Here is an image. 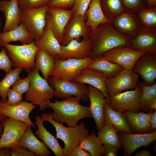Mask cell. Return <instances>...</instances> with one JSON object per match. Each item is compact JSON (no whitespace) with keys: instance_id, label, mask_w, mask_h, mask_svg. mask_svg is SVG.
Here are the masks:
<instances>
[{"instance_id":"f1b7e54d","label":"cell","mask_w":156,"mask_h":156,"mask_svg":"<svg viewBox=\"0 0 156 156\" xmlns=\"http://www.w3.org/2000/svg\"><path fill=\"white\" fill-rule=\"evenodd\" d=\"M104 122L111 123L118 132L133 133L130 125L122 113L112 109L110 107L108 102L104 105Z\"/></svg>"},{"instance_id":"8fae6325","label":"cell","mask_w":156,"mask_h":156,"mask_svg":"<svg viewBox=\"0 0 156 156\" xmlns=\"http://www.w3.org/2000/svg\"><path fill=\"white\" fill-rule=\"evenodd\" d=\"M145 53L130 47L120 46L112 49L100 56L121 66L124 68L132 70L136 61Z\"/></svg>"},{"instance_id":"b9f144b4","label":"cell","mask_w":156,"mask_h":156,"mask_svg":"<svg viewBox=\"0 0 156 156\" xmlns=\"http://www.w3.org/2000/svg\"><path fill=\"white\" fill-rule=\"evenodd\" d=\"M91 0H75L71 9L73 14L84 15Z\"/></svg>"},{"instance_id":"ab89813d","label":"cell","mask_w":156,"mask_h":156,"mask_svg":"<svg viewBox=\"0 0 156 156\" xmlns=\"http://www.w3.org/2000/svg\"><path fill=\"white\" fill-rule=\"evenodd\" d=\"M51 0H18L22 11L38 8L48 5Z\"/></svg>"},{"instance_id":"5b68a950","label":"cell","mask_w":156,"mask_h":156,"mask_svg":"<svg viewBox=\"0 0 156 156\" xmlns=\"http://www.w3.org/2000/svg\"><path fill=\"white\" fill-rule=\"evenodd\" d=\"M3 46L12 65L24 68L28 72L34 69L36 54L40 49L36 46L34 41L21 45L6 44Z\"/></svg>"},{"instance_id":"60d3db41","label":"cell","mask_w":156,"mask_h":156,"mask_svg":"<svg viewBox=\"0 0 156 156\" xmlns=\"http://www.w3.org/2000/svg\"><path fill=\"white\" fill-rule=\"evenodd\" d=\"M30 79L29 76L24 79H18L12 86V88L23 94L28 90L30 83Z\"/></svg>"},{"instance_id":"f5cc1de1","label":"cell","mask_w":156,"mask_h":156,"mask_svg":"<svg viewBox=\"0 0 156 156\" xmlns=\"http://www.w3.org/2000/svg\"><path fill=\"white\" fill-rule=\"evenodd\" d=\"M148 7L156 6V0H146Z\"/></svg>"},{"instance_id":"8d00e7d4","label":"cell","mask_w":156,"mask_h":156,"mask_svg":"<svg viewBox=\"0 0 156 156\" xmlns=\"http://www.w3.org/2000/svg\"><path fill=\"white\" fill-rule=\"evenodd\" d=\"M23 70V68L20 67L12 69L6 73L0 82V96L2 102L5 103L7 101V94L9 89L18 79L21 78L19 74Z\"/></svg>"},{"instance_id":"ac0fdd59","label":"cell","mask_w":156,"mask_h":156,"mask_svg":"<svg viewBox=\"0 0 156 156\" xmlns=\"http://www.w3.org/2000/svg\"><path fill=\"white\" fill-rule=\"evenodd\" d=\"M88 95L90 101V110L96 123L97 129L99 130L104 122V107L109 100L98 89L88 85Z\"/></svg>"},{"instance_id":"d6a6232c","label":"cell","mask_w":156,"mask_h":156,"mask_svg":"<svg viewBox=\"0 0 156 156\" xmlns=\"http://www.w3.org/2000/svg\"><path fill=\"white\" fill-rule=\"evenodd\" d=\"M97 135L103 145L115 146L118 149L121 148L122 144L118 132L109 122H104Z\"/></svg>"},{"instance_id":"c3c4849f","label":"cell","mask_w":156,"mask_h":156,"mask_svg":"<svg viewBox=\"0 0 156 156\" xmlns=\"http://www.w3.org/2000/svg\"><path fill=\"white\" fill-rule=\"evenodd\" d=\"M104 152L103 155L106 156H116L118 149L116 147L109 145H103Z\"/></svg>"},{"instance_id":"7402d4cb","label":"cell","mask_w":156,"mask_h":156,"mask_svg":"<svg viewBox=\"0 0 156 156\" xmlns=\"http://www.w3.org/2000/svg\"><path fill=\"white\" fill-rule=\"evenodd\" d=\"M0 11L3 13L5 22L3 32L11 30L21 22L22 10L18 0H3L0 2Z\"/></svg>"},{"instance_id":"f907efd6","label":"cell","mask_w":156,"mask_h":156,"mask_svg":"<svg viewBox=\"0 0 156 156\" xmlns=\"http://www.w3.org/2000/svg\"><path fill=\"white\" fill-rule=\"evenodd\" d=\"M0 156H11L10 148L6 147L0 148Z\"/></svg>"},{"instance_id":"11a10c76","label":"cell","mask_w":156,"mask_h":156,"mask_svg":"<svg viewBox=\"0 0 156 156\" xmlns=\"http://www.w3.org/2000/svg\"><path fill=\"white\" fill-rule=\"evenodd\" d=\"M3 125L2 122L0 123V137H1L3 132Z\"/></svg>"},{"instance_id":"ffe728a7","label":"cell","mask_w":156,"mask_h":156,"mask_svg":"<svg viewBox=\"0 0 156 156\" xmlns=\"http://www.w3.org/2000/svg\"><path fill=\"white\" fill-rule=\"evenodd\" d=\"M130 47L136 50L156 54V29L142 27L132 38Z\"/></svg>"},{"instance_id":"3957f363","label":"cell","mask_w":156,"mask_h":156,"mask_svg":"<svg viewBox=\"0 0 156 156\" xmlns=\"http://www.w3.org/2000/svg\"><path fill=\"white\" fill-rule=\"evenodd\" d=\"M43 121L51 123L55 127L56 138L62 140L64 144L63 148L64 156H69L73 149L79 145L80 141L88 134V130L85 123L81 122L75 126L65 127L62 123L53 119L51 113L43 114L41 116Z\"/></svg>"},{"instance_id":"5bb4252c","label":"cell","mask_w":156,"mask_h":156,"mask_svg":"<svg viewBox=\"0 0 156 156\" xmlns=\"http://www.w3.org/2000/svg\"><path fill=\"white\" fill-rule=\"evenodd\" d=\"M72 14L71 10L49 6L47 8L46 24L61 44L64 29Z\"/></svg>"},{"instance_id":"277c9868","label":"cell","mask_w":156,"mask_h":156,"mask_svg":"<svg viewBox=\"0 0 156 156\" xmlns=\"http://www.w3.org/2000/svg\"><path fill=\"white\" fill-rule=\"evenodd\" d=\"M28 76L31 81L29 89L25 96L26 100L38 105L42 111L49 108L46 102L54 97V88L35 69L28 72Z\"/></svg>"},{"instance_id":"f6af8a7d","label":"cell","mask_w":156,"mask_h":156,"mask_svg":"<svg viewBox=\"0 0 156 156\" xmlns=\"http://www.w3.org/2000/svg\"><path fill=\"white\" fill-rule=\"evenodd\" d=\"M75 0H51L48 5L53 7L66 10H71Z\"/></svg>"},{"instance_id":"484cf974","label":"cell","mask_w":156,"mask_h":156,"mask_svg":"<svg viewBox=\"0 0 156 156\" xmlns=\"http://www.w3.org/2000/svg\"><path fill=\"white\" fill-rule=\"evenodd\" d=\"M35 123L37 127L36 131V135L49 148L56 156H64L63 148L59 144L57 139L44 127V121L40 116L35 117Z\"/></svg>"},{"instance_id":"cb8c5ba5","label":"cell","mask_w":156,"mask_h":156,"mask_svg":"<svg viewBox=\"0 0 156 156\" xmlns=\"http://www.w3.org/2000/svg\"><path fill=\"white\" fill-rule=\"evenodd\" d=\"M29 125L18 142V145L26 149L38 156H49L51 155L46 145L35 136Z\"/></svg>"},{"instance_id":"ba28073f","label":"cell","mask_w":156,"mask_h":156,"mask_svg":"<svg viewBox=\"0 0 156 156\" xmlns=\"http://www.w3.org/2000/svg\"><path fill=\"white\" fill-rule=\"evenodd\" d=\"M139 75L132 70L123 68L116 76L107 78L105 81L107 92L109 97L138 86Z\"/></svg>"},{"instance_id":"7c38bea8","label":"cell","mask_w":156,"mask_h":156,"mask_svg":"<svg viewBox=\"0 0 156 156\" xmlns=\"http://www.w3.org/2000/svg\"><path fill=\"white\" fill-rule=\"evenodd\" d=\"M140 89L138 86L134 90L121 92L109 97L108 102L113 109L120 112L125 111L138 112L141 109L139 97Z\"/></svg>"},{"instance_id":"4316f807","label":"cell","mask_w":156,"mask_h":156,"mask_svg":"<svg viewBox=\"0 0 156 156\" xmlns=\"http://www.w3.org/2000/svg\"><path fill=\"white\" fill-rule=\"evenodd\" d=\"M17 41L20 42L22 44H28L34 41L32 36L22 22L15 28L0 34L1 47L10 42Z\"/></svg>"},{"instance_id":"4dcf8cb0","label":"cell","mask_w":156,"mask_h":156,"mask_svg":"<svg viewBox=\"0 0 156 156\" xmlns=\"http://www.w3.org/2000/svg\"><path fill=\"white\" fill-rule=\"evenodd\" d=\"M86 67L102 72L107 78L116 76L124 68L121 66L100 56L93 58V61Z\"/></svg>"},{"instance_id":"db71d44e","label":"cell","mask_w":156,"mask_h":156,"mask_svg":"<svg viewBox=\"0 0 156 156\" xmlns=\"http://www.w3.org/2000/svg\"><path fill=\"white\" fill-rule=\"evenodd\" d=\"M156 109V100L154 101L149 106L148 109L152 110Z\"/></svg>"},{"instance_id":"83f0119b","label":"cell","mask_w":156,"mask_h":156,"mask_svg":"<svg viewBox=\"0 0 156 156\" xmlns=\"http://www.w3.org/2000/svg\"><path fill=\"white\" fill-rule=\"evenodd\" d=\"M34 43L37 47L46 51L55 60L60 52L61 45L47 24L41 38Z\"/></svg>"},{"instance_id":"9f6ffc18","label":"cell","mask_w":156,"mask_h":156,"mask_svg":"<svg viewBox=\"0 0 156 156\" xmlns=\"http://www.w3.org/2000/svg\"><path fill=\"white\" fill-rule=\"evenodd\" d=\"M7 117L6 116L0 114V122H2Z\"/></svg>"},{"instance_id":"6da1fadb","label":"cell","mask_w":156,"mask_h":156,"mask_svg":"<svg viewBox=\"0 0 156 156\" xmlns=\"http://www.w3.org/2000/svg\"><path fill=\"white\" fill-rule=\"evenodd\" d=\"M89 39L91 42V57H98L107 51L120 46L130 47L132 38L116 30L111 22L99 25L91 31Z\"/></svg>"},{"instance_id":"f35d334b","label":"cell","mask_w":156,"mask_h":156,"mask_svg":"<svg viewBox=\"0 0 156 156\" xmlns=\"http://www.w3.org/2000/svg\"><path fill=\"white\" fill-rule=\"evenodd\" d=\"M126 12L136 14L148 7L146 0H121Z\"/></svg>"},{"instance_id":"4fadbf2b","label":"cell","mask_w":156,"mask_h":156,"mask_svg":"<svg viewBox=\"0 0 156 156\" xmlns=\"http://www.w3.org/2000/svg\"><path fill=\"white\" fill-rule=\"evenodd\" d=\"M2 122L3 128L0 138V148H9L17 144L29 125L23 121L8 118Z\"/></svg>"},{"instance_id":"ee69618b","label":"cell","mask_w":156,"mask_h":156,"mask_svg":"<svg viewBox=\"0 0 156 156\" xmlns=\"http://www.w3.org/2000/svg\"><path fill=\"white\" fill-rule=\"evenodd\" d=\"M8 100L5 102L11 105L19 104L23 101L22 94L12 88H10L7 92Z\"/></svg>"},{"instance_id":"7dc6e473","label":"cell","mask_w":156,"mask_h":156,"mask_svg":"<svg viewBox=\"0 0 156 156\" xmlns=\"http://www.w3.org/2000/svg\"><path fill=\"white\" fill-rule=\"evenodd\" d=\"M69 156H91L90 153L78 145L73 150Z\"/></svg>"},{"instance_id":"d4e9b609","label":"cell","mask_w":156,"mask_h":156,"mask_svg":"<svg viewBox=\"0 0 156 156\" xmlns=\"http://www.w3.org/2000/svg\"><path fill=\"white\" fill-rule=\"evenodd\" d=\"M130 125L136 133L150 132L151 119L153 113H148L125 111L122 112Z\"/></svg>"},{"instance_id":"e575fe53","label":"cell","mask_w":156,"mask_h":156,"mask_svg":"<svg viewBox=\"0 0 156 156\" xmlns=\"http://www.w3.org/2000/svg\"><path fill=\"white\" fill-rule=\"evenodd\" d=\"M101 7L106 18L111 22L125 11L121 0H99Z\"/></svg>"},{"instance_id":"d6986e66","label":"cell","mask_w":156,"mask_h":156,"mask_svg":"<svg viewBox=\"0 0 156 156\" xmlns=\"http://www.w3.org/2000/svg\"><path fill=\"white\" fill-rule=\"evenodd\" d=\"M132 70L140 76L146 84L155 83L156 54L145 53L136 61Z\"/></svg>"},{"instance_id":"836d02e7","label":"cell","mask_w":156,"mask_h":156,"mask_svg":"<svg viewBox=\"0 0 156 156\" xmlns=\"http://www.w3.org/2000/svg\"><path fill=\"white\" fill-rule=\"evenodd\" d=\"M79 145L88 151L92 156H99L104 153V146L94 132L83 139Z\"/></svg>"},{"instance_id":"6f0895ef","label":"cell","mask_w":156,"mask_h":156,"mask_svg":"<svg viewBox=\"0 0 156 156\" xmlns=\"http://www.w3.org/2000/svg\"><path fill=\"white\" fill-rule=\"evenodd\" d=\"M1 18H0V28L1 27ZM1 45H0V47H1Z\"/></svg>"},{"instance_id":"e0dca14e","label":"cell","mask_w":156,"mask_h":156,"mask_svg":"<svg viewBox=\"0 0 156 156\" xmlns=\"http://www.w3.org/2000/svg\"><path fill=\"white\" fill-rule=\"evenodd\" d=\"M92 50V44L89 39H82L80 41L73 40L66 45H61L60 52L57 59L64 60L91 57Z\"/></svg>"},{"instance_id":"1f68e13d","label":"cell","mask_w":156,"mask_h":156,"mask_svg":"<svg viewBox=\"0 0 156 156\" xmlns=\"http://www.w3.org/2000/svg\"><path fill=\"white\" fill-rule=\"evenodd\" d=\"M55 59L46 51L40 49L37 52L34 69L40 71L43 78L49 79L54 66Z\"/></svg>"},{"instance_id":"2e32d148","label":"cell","mask_w":156,"mask_h":156,"mask_svg":"<svg viewBox=\"0 0 156 156\" xmlns=\"http://www.w3.org/2000/svg\"><path fill=\"white\" fill-rule=\"evenodd\" d=\"M36 105L27 101H23L19 104L11 105L2 102L0 99V114L23 121L35 128V125L30 119L29 115Z\"/></svg>"},{"instance_id":"30bf717a","label":"cell","mask_w":156,"mask_h":156,"mask_svg":"<svg viewBox=\"0 0 156 156\" xmlns=\"http://www.w3.org/2000/svg\"><path fill=\"white\" fill-rule=\"evenodd\" d=\"M86 19L85 14H72L64 29L61 45H66L73 40L89 39L91 30L86 25Z\"/></svg>"},{"instance_id":"9c48e42d","label":"cell","mask_w":156,"mask_h":156,"mask_svg":"<svg viewBox=\"0 0 156 156\" xmlns=\"http://www.w3.org/2000/svg\"><path fill=\"white\" fill-rule=\"evenodd\" d=\"M48 6L22 11V22L27 29L32 35L34 41L42 37L46 25V14Z\"/></svg>"},{"instance_id":"74e56055","label":"cell","mask_w":156,"mask_h":156,"mask_svg":"<svg viewBox=\"0 0 156 156\" xmlns=\"http://www.w3.org/2000/svg\"><path fill=\"white\" fill-rule=\"evenodd\" d=\"M136 14L143 27L156 29V6L148 7Z\"/></svg>"},{"instance_id":"bcb514c9","label":"cell","mask_w":156,"mask_h":156,"mask_svg":"<svg viewBox=\"0 0 156 156\" xmlns=\"http://www.w3.org/2000/svg\"><path fill=\"white\" fill-rule=\"evenodd\" d=\"M10 150L11 156H37L34 153L18 144L10 148Z\"/></svg>"},{"instance_id":"603a6c76","label":"cell","mask_w":156,"mask_h":156,"mask_svg":"<svg viewBox=\"0 0 156 156\" xmlns=\"http://www.w3.org/2000/svg\"><path fill=\"white\" fill-rule=\"evenodd\" d=\"M107 78L102 72L86 67L81 70L73 81L82 84H87L97 88L109 101V97L105 86V81Z\"/></svg>"},{"instance_id":"52a82bcc","label":"cell","mask_w":156,"mask_h":156,"mask_svg":"<svg viewBox=\"0 0 156 156\" xmlns=\"http://www.w3.org/2000/svg\"><path fill=\"white\" fill-rule=\"evenodd\" d=\"M49 81L55 91L54 97L63 99L74 96L84 101L89 99L88 87L74 81L51 77Z\"/></svg>"},{"instance_id":"681fc988","label":"cell","mask_w":156,"mask_h":156,"mask_svg":"<svg viewBox=\"0 0 156 156\" xmlns=\"http://www.w3.org/2000/svg\"><path fill=\"white\" fill-rule=\"evenodd\" d=\"M150 132L156 131V111L153 112L151 119Z\"/></svg>"},{"instance_id":"d590c367","label":"cell","mask_w":156,"mask_h":156,"mask_svg":"<svg viewBox=\"0 0 156 156\" xmlns=\"http://www.w3.org/2000/svg\"><path fill=\"white\" fill-rule=\"evenodd\" d=\"M140 89L139 102L142 109H148L154 101L156 100V83L148 85L144 82L138 83Z\"/></svg>"},{"instance_id":"44dd1931","label":"cell","mask_w":156,"mask_h":156,"mask_svg":"<svg viewBox=\"0 0 156 156\" xmlns=\"http://www.w3.org/2000/svg\"><path fill=\"white\" fill-rule=\"evenodd\" d=\"M111 23L117 31L132 38L143 27L136 14L127 12L114 18Z\"/></svg>"},{"instance_id":"7bdbcfd3","label":"cell","mask_w":156,"mask_h":156,"mask_svg":"<svg viewBox=\"0 0 156 156\" xmlns=\"http://www.w3.org/2000/svg\"><path fill=\"white\" fill-rule=\"evenodd\" d=\"M12 63L4 47L0 52V69L6 73L12 70Z\"/></svg>"},{"instance_id":"9a60e30c","label":"cell","mask_w":156,"mask_h":156,"mask_svg":"<svg viewBox=\"0 0 156 156\" xmlns=\"http://www.w3.org/2000/svg\"><path fill=\"white\" fill-rule=\"evenodd\" d=\"M123 155L130 156L140 147L147 146L156 139V131L145 133H119Z\"/></svg>"},{"instance_id":"8992f818","label":"cell","mask_w":156,"mask_h":156,"mask_svg":"<svg viewBox=\"0 0 156 156\" xmlns=\"http://www.w3.org/2000/svg\"><path fill=\"white\" fill-rule=\"evenodd\" d=\"M93 60V59L91 57L80 59H55L54 67L50 76L73 81L81 70L86 67Z\"/></svg>"},{"instance_id":"f546056e","label":"cell","mask_w":156,"mask_h":156,"mask_svg":"<svg viewBox=\"0 0 156 156\" xmlns=\"http://www.w3.org/2000/svg\"><path fill=\"white\" fill-rule=\"evenodd\" d=\"M84 14L86 16V25L90 28L91 31L101 24L111 22L105 16L99 0H91Z\"/></svg>"},{"instance_id":"816d5d0a","label":"cell","mask_w":156,"mask_h":156,"mask_svg":"<svg viewBox=\"0 0 156 156\" xmlns=\"http://www.w3.org/2000/svg\"><path fill=\"white\" fill-rule=\"evenodd\" d=\"M150 152L146 150H142L135 153L134 156H151Z\"/></svg>"},{"instance_id":"7a4b0ae2","label":"cell","mask_w":156,"mask_h":156,"mask_svg":"<svg viewBox=\"0 0 156 156\" xmlns=\"http://www.w3.org/2000/svg\"><path fill=\"white\" fill-rule=\"evenodd\" d=\"M81 100L79 97L71 96L60 101L56 100L54 102L49 100L46 103L53 110L51 113L53 120L58 122L64 123L68 126L74 127L77 125L80 120L92 117L89 107L81 105Z\"/></svg>"}]
</instances>
